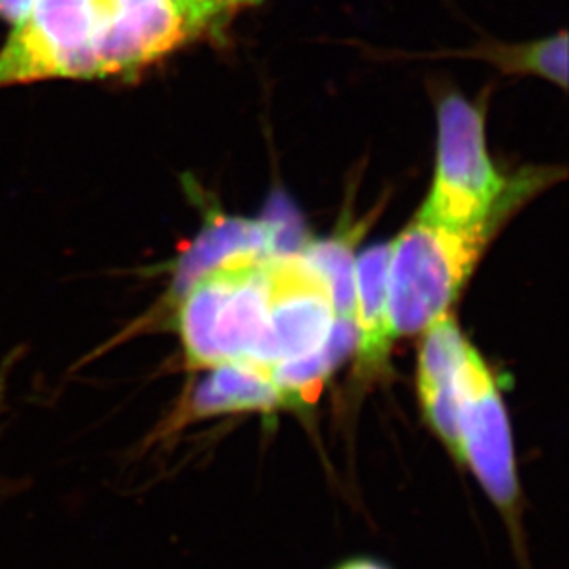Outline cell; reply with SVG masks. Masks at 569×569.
Segmentation results:
<instances>
[{
    "label": "cell",
    "mask_w": 569,
    "mask_h": 569,
    "mask_svg": "<svg viewBox=\"0 0 569 569\" xmlns=\"http://www.w3.org/2000/svg\"><path fill=\"white\" fill-rule=\"evenodd\" d=\"M553 181L535 170L506 178L487 150L485 103L451 92L439 103L436 179L419 216L453 229L506 220L531 193Z\"/></svg>",
    "instance_id": "obj_1"
},
{
    "label": "cell",
    "mask_w": 569,
    "mask_h": 569,
    "mask_svg": "<svg viewBox=\"0 0 569 569\" xmlns=\"http://www.w3.org/2000/svg\"><path fill=\"white\" fill-rule=\"evenodd\" d=\"M269 258L221 266L179 299L178 332L190 367L279 363L269 316Z\"/></svg>",
    "instance_id": "obj_2"
},
{
    "label": "cell",
    "mask_w": 569,
    "mask_h": 569,
    "mask_svg": "<svg viewBox=\"0 0 569 569\" xmlns=\"http://www.w3.org/2000/svg\"><path fill=\"white\" fill-rule=\"evenodd\" d=\"M500 221L453 229L417 216L391 243L387 312L392 338L425 332L448 313Z\"/></svg>",
    "instance_id": "obj_3"
},
{
    "label": "cell",
    "mask_w": 569,
    "mask_h": 569,
    "mask_svg": "<svg viewBox=\"0 0 569 569\" xmlns=\"http://www.w3.org/2000/svg\"><path fill=\"white\" fill-rule=\"evenodd\" d=\"M260 0H148L126 8L92 36L98 76L131 74L201 38H218Z\"/></svg>",
    "instance_id": "obj_4"
},
{
    "label": "cell",
    "mask_w": 569,
    "mask_h": 569,
    "mask_svg": "<svg viewBox=\"0 0 569 569\" xmlns=\"http://www.w3.org/2000/svg\"><path fill=\"white\" fill-rule=\"evenodd\" d=\"M456 389L457 459L472 468L496 506L512 509L518 500V479L506 406L492 372L470 345L457 371Z\"/></svg>",
    "instance_id": "obj_5"
},
{
    "label": "cell",
    "mask_w": 569,
    "mask_h": 569,
    "mask_svg": "<svg viewBox=\"0 0 569 569\" xmlns=\"http://www.w3.org/2000/svg\"><path fill=\"white\" fill-rule=\"evenodd\" d=\"M269 316L279 363L312 355L330 336L332 297L301 253L269 258Z\"/></svg>",
    "instance_id": "obj_6"
},
{
    "label": "cell",
    "mask_w": 569,
    "mask_h": 569,
    "mask_svg": "<svg viewBox=\"0 0 569 569\" xmlns=\"http://www.w3.org/2000/svg\"><path fill=\"white\" fill-rule=\"evenodd\" d=\"M273 257V238L268 220H246L229 216L210 214L203 231L190 243V248L178 258L173 266L170 301L179 299L204 274L214 269L237 262L242 258Z\"/></svg>",
    "instance_id": "obj_7"
},
{
    "label": "cell",
    "mask_w": 569,
    "mask_h": 569,
    "mask_svg": "<svg viewBox=\"0 0 569 569\" xmlns=\"http://www.w3.org/2000/svg\"><path fill=\"white\" fill-rule=\"evenodd\" d=\"M420 347L419 392L426 420L453 456H459L457 428V371L467 355L468 341L448 313L425 330Z\"/></svg>",
    "instance_id": "obj_8"
},
{
    "label": "cell",
    "mask_w": 569,
    "mask_h": 569,
    "mask_svg": "<svg viewBox=\"0 0 569 569\" xmlns=\"http://www.w3.org/2000/svg\"><path fill=\"white\" fill-rule=\"evenodd\" d=\"M288 406L284 392L266 367L251 363H223L212 367L209 377L199 381L190 398L193 419L234 411H271Z\"/></svg>",
    "instance_id": "obj_9"
},
{
    "label": "cell",
    "mask_w": 569,
    "mask_h": 569,
    "mask_svg": "<svg viewBox=\"0 0 569 569\" xmlns=\"http://www.w3.org/2000/svg\"><path fill=\"white\" fill-rule=\"evenodd\" d=\"M391 246H375L356 260V350L366 369H377L391 349L387 312V263Z\"/></svg>",
    "instance_id": "obj_10"
},
{
    "label": "cell",
    "mask_w": 569,
    "mask_h": 569,
    "mask_svg": "<svg viewBox=\"0 0 569 569\" xmlns=\"http://www.w3.org/2000/svg\"><path fill=\"white\" fill-rule=\"evenodd\" d=\"M352 350H356L355 321L336 317L330 336L321 349L297 360L282 361L269 371L280 391L284 392L288 406H302L319 395L322 381Z\"/></svg>",
    "instance_id": "obj_11"
},
{
    "label": "cell",
    "mask_w": 569,
    "mask_h": 569,
    "mask_svg": "<svg viewBox=\"0 0 569 569\" xmlns=\"http://www.w3.org/2000/svg\"><path fill=\"white\" fill-rule=\"evenodd\" d=\"M358 231L341 232L338 237L308 242L301 254L327 282L332 297L336 317L355 321L356 301V258L355 242L360 237Z\"/></svg>",
    "instance_id": "obj_12"
},
{
    "label": "cell",
    "mask_w": 569,
    "mask_h": 569,
    "mask_svg": "<svg viewBox=\"0 0 569 569\" xmlns=\"http://www.w3.org/2000/svg\"><path fill=\"white\" fill-rule=\"evenodd\" d=\"M485 60L495 61L507 72L535 74L555 81L560 87L568 83V38L559 33L537 43L520 47H492L481 52Z\"/></svg>",
    "instance_id": "obj_13"
},
{
    "label": "cell",
    "mask_w": 569,
    "mask_h": 569,
    "mask_svg": "<svg viewBox=\"0 0 569 569\" xmlns=\"http://www.w3.org/2000/svg\"><path fill=\"white\" fill-rule=\"evenodd\" d=\"M33 0H0V17L17 27L32 10Z\"/></svg>",
    "instance_id": "obj_14"
},
{
    "label": "cell",
    "mask_w": 569,
    "mask_h": 569,
    "mask_svg": "<svg viewBox=\"0 0 569 569\" xmlns=\"http://www.w3.org/2000/svg\"><path fill=\"white\" fill-rule=\"evenodd\" d=\"M336 569H389L387 566L380 565L377 560L371 559H355L345 562Z\"/></svg>",
    "instance_id": "obj_15"
},
{
    "label": "cell",
    "mask_w": 569,
    "mask_h": 569,
    "mask_svg": "<svg viewBox=\"0 0 569 569\" xmlns=\"http://www.w3.org/2000/svg\"><path fill=\"white\" fill-rule=\"evenodd\" d=\"M119 2L120 8H122V10H126V8H133V6L142 4V2H148V0H119Z\"/></svg>",
    "instance_id": "obj_16"
},
{
    "label": "cell",
    "mask_w": 569,
    "mask_h": 569,
    "mask_svg": "<svg viewBox=\"0 0 569 569\" xmlns=\"http://www.w3.org/2000/svg\"><path fill=\"white\" fill-rule=\"evenodd\" d=\"M0 398H2V387H0Z\"/></svg>",
    "instance_id": "obj_17"
}]
</instances>
